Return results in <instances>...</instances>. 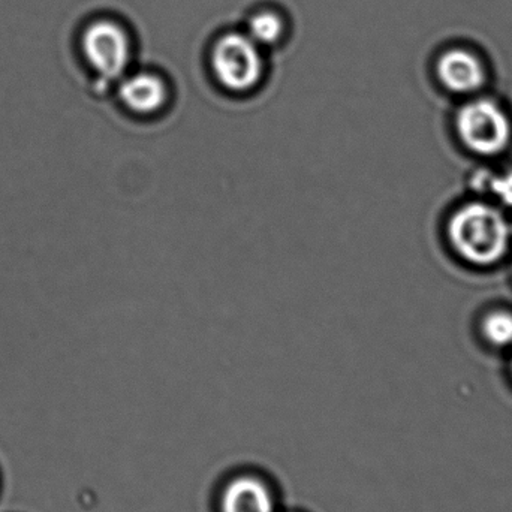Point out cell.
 I'll return each mask as SVG.
<instances>
[{
  "label": "cell",
  "instance_id": "6da1fadb",
  "mask_svg": "<svg viewBox=\"0 0 512 512\" xmlns=\"http://www.w3.org/2000/svg\"><path fill=\"white\" fill-rule=\"evenodd\" d=\"M447 231L457 255L478 267L496 264L510 251L511 222L501 209L481 201L456 210Z\"/></svg>",
  "mask_w": 512,
  "mask_h": 512
},
{
  "label": "cell",
  "instance_id": "7a4b0ae2",
  "mask_svg": "<svg viewBox=\"0 0 512 512\" xmlns=\"http://www.w3.org/2000/svg\"><path fill=\"white\" fill-rule=\"evenodd\" d=\"M456 129L463 146L478 156L501 155L511 143L510 117L498 102L489 98L463 105L457 113Z\"/></svg>",
  "mask_w": 512,
  "mask_h": 512
},
{
  "label": "cell",
  "instance_id": "3957f363",
  "mask_svg": "<svg viewBox=\"0 0 512 512\" xmlns=\"http://www.w3.org/2000/svg\"><path fill=\"white\" fill-rule=\"evenodd\" d=\"M212 68L221 87L234 95H245L264 77L261 47L248 33H227L213 48Z\"/></svg>",
  "mask_w": 512,
  "mask_h": 512
},
{
  "label": "cell",
  "instance_id": "277c9868",
  "mask_svg": "<svg viewBox=\"0 0 512 512\" xmlns=\"http://www.w3.org/2000/svg\"><path fill=\"white\" fill-rule=\"evenodd\" d=\"M83 50L93 71L107 83L122 77L131 62V39L114 21H96L87 27Z\"/></svg>",
  "mask_w": 512,
  "mask_h": 512
},
{
  "label": "cell",
  "instance_id": "5b68a950",
  "mask_svg": "<svg viewBox=\"0 0 512 512\" xmlns=\"http://www.w3.org/2000/svg\"><path fill=\"white\" fill-rule=\"evenodd\" d=\"M119 98L123 107L135 116L153 117L167 108L170 90L158 74L137 72L120 83Z\"/></svg>",
  "mask_w": 512,
  "mask_h": 512
},
{
  "label": "cell",
  "instance_id": "8992f818",
  "mask_svg": "<svg viewBox=\"0 0 512 512\" xmlns=\"http://www.w3.org/2000/svg\"><path fill=\"white\" fill-rule=\"evenodd\" d=\"M438 75L448 90L462 95L477 92L486 81L480 59L460 48L448 51L439 59Z\"/></svg>",
  "mask_w": 512,
  "mask_h": 512
},
{
  "label": "cell",
  "instance_id": "52a82bcc",
  "mask_svg": "<svg viewBox=\"0 0 512 512\" xmlns=\"http://www.w3.org/2000/svg\"><path fill=\"white\" fill-rule=\"evenodd\" d=\"M273 501L264 484L240 478L225 490L222 512H273Z\"/></svg>",
  "mask_w": 512,
  "mask_h": 512
},
{
  "label": "cell",
  "instance_id": "ba28073f",
  "mask_svg": "<svg viewBox=\"0 0 512 512\" xmlns=\"http://www.w3.org/2000/svg\"><path fill=\"white\" fill-rule=\"evenodd\" d=\"M283 27V20L276 12H258L249 21L248 36L259 47H268L282 38Z\"/></svg>",
  "mask_w": 512,
  "mask_h": 512
},
{
  "label": "cell",
  "instance_id": "9c48e42d",
  "mask_svg": "<svg viewBox=\"0 0 512 512\" xmlns=\"http://www.w3.org/2000/svg\"><path fill=\"white\" fill-rule=\"evenodd\" d=\"M481 333L496 348L512 346V312L499 309L487 313L481 322Z\"/></svg>",
  "mask_w": 512,
  "mask_h": 512
},
{
  "label": "cell",
  "instance_id": "30bf717a",
  "mask_svg": "<svg viewBox=\"0 0 512 512\" xmlns=\"http://www.w3.org/2000/svg\"><path fill=\"white\" fill-rule=\"evenodd\" d=\"M487 194L493 195L499 204L512 210V168L504 173L490 174Z\"/></svg>",
  "mask_w": 512,
  "mask_h": 512
},
{
  "label": "cell",
  "instance_id": "8fae6325",
  "mask_svg": "<svg viewBox=\"0 0 512 512\" xmlns=\"http://www.w3.org/2000/svg\"><path fill=\"white\" fill-rule=\"evenodd\" d=\"M511 373H512V360H511Z\"/></svg>",
  "mask_w": 512,
  "mask_h": 512
},
{
  "label": "cell",
  "instance_id": "7c38bea8",
  "mask_svg": "<svg viewBox=\"0 0 512 512\" xmlns=\"http://www.w3.org/2000/svg\"><path fill=\"white\" fill-rule=\"evenodd\" d=\"M511 230H512V222H511Z\"/></svg>",
  "mask_w": 512,
  "mask_h": 512
}]
</instances>
